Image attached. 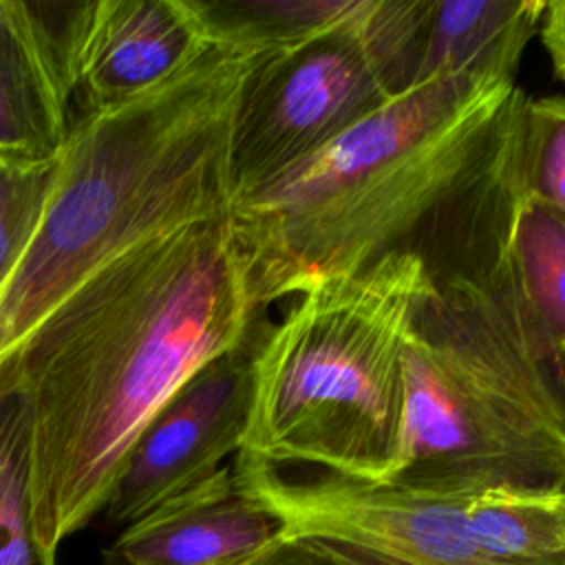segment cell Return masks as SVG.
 <instances>
[{
  "label": "cell",
  "instance_id": "8992f818",
  "mask_svg": "<svg viewBox=\"0 0 565 565\" xmlns=\"http://www.w3.org/2000/svg\"><path fill=\"white\" fill-rule=\"evenodd\" d=\"M362 18L256 60L232 124V203L289 174L393 99L362 40Z\"/></svg>",
  "mask_w": 565,
  "mask_h": 565
},
{
  "label": "cell",
  "instance_id": "ffe728a7",
  "mask_svg": "<svg viewBox=\"0 0 565 565\" xmlns=\"http://www.w3.org/2000/svg\"><path fill=\"white\" fill-rule=\"evenodd\" d=\"M563 358H565V351H563Z\"/></svg>",
  "mask_w": 565,
  "mask_h": 565
},
{
  "label": "cell",
  "instance_id": "30bf717a",
  "mask_svg": "<svg viewBox=\"0 0 565 565\" xmlns=\"http://www.w3.org/2000/svg\"><path fill=\"white\" fill-rule=\"evenodd\" d=\"M207 46L190 0H97L73 93L79 117L152 93Z\"/></svg>",
  "mask_w": 565,
  "mask_h": 565
},
{
  "label": "cell",
  "instance_id": "ba28073f",
  "mask_svg": "<svg viewBox=\"0 0 565 565\" xmlns=\"http://www.w3.org/2000/svg\"><path fill=\"white\" fill-rule=\"evenodd\" d=\"M263 333L201 366L150 417L102 510L108 523L126 527L139 521L210 479L241 450L252 406L254 351Z\"/></svg>",
  "mask_w": 565,
  "mask_h": 565
},
{
  "label": "cell",
  "instance_id": "5bb4252c",
  "mask_svg": "<svg viewBox=\"0 0 565 565\" xmlns=\"http://www.w3.org/2000/svg\"><path fill=\"white\" fill-rule=\"evenodd\" d=\"M207 42L287 53L353 26L369 0H190Z\"/></svg>",
  "mask_w": 565,
  "mask_h": 565
},
{
  "label": "cell",
  "instance_id": "2e32d148",
  "mask_svg": "<svg viewBox=\"0 0 565 565\" xmlns=\"http://www.w3.org/2000/svg\"><path fill=\"white\" fill-rule=\"evenodd\" d=\"M521 185L565 216V95L525 97L519 113Z\"/></svg>",
  "mask_w": 565,
  "mask_h": 565
},
{
  "label": "cell",
  "instance_id": "9c48e42d",
  "mask_svg": "<svg viewBox=\"0 0 565 565\" xmlns=\"http://www.w3.org/2000/svg\"><path fill=\"white\" fill-rule=\"evenodd\" d=\"M545 0H369L362 40L399 97L441 77L514 79Z\"/></svg>",
  "mask_w": 565,
  "mask_h": 565
},
{
  "label": "cell",
  "instance_id": "e0dca14e",
  "mask_svg": "<svg viewBox=\"0 0 565 565\" xmlns=\"http://www.w3.org/2000/svg\"><path fill=\"white\" fill-rule=\"evenodd\" d=\"M57 161L35 168L0 166V289L22 258L57 174Z\"/></svg>",
  "mask_w": 565,
  "mask_h": 565
},
{
  "label": "cell",
  "instance_id": "ac0fdd59",
  "mask_svg": "<svg viewBox=\"0 0 565 565\" xmlns=\"http://www.w3.org/2000/svg\"><path fill=\"white\" fill-rule=\"evenodd\" d=\"M243 565H388L358 547L316 539L278 532L258 554Z\"/></svg>",
  "mask_w": 565,
  "mask_h": 565
},
{
  "label": "cell",
  "instance_id": "9a60e30c",
  "mask_svg": "<svg viewBox=\"0 0 565 565\" xmlns=\"http://www.w3.org/2000/svg\"><path fill=\"white\" fill-rule=\"evenodd\" d=\"M0 565H57L35 536L29 402L7 369H0Z\"/></svg>",
  "mask_w": 565,
  "mask_h": 565
},
{
  "label": "cell",
  "instance_id": "6da1fadb",
  "mask_svg": "<svg viewBox=\"0 0 565 565\" xmlns=\"http://www.w3.org/2000/svg\"><path fill=\"white\" fill-rule=\"evenodd\" d=\"M263 318L225 212L113 258L31 331L2 369L29 402L33 525L49 556L104 510L166 399L263 333Z\"/></svg>",
  "mask_w": 565,
  "mask_h": 565
},
{
  "label": "cell",
  "instance_id": "277c9868",
  "mask_svg": "<svg viewBox=\"0 0 565 565\" xmlns=\"http://www.w3.org/2000/svg\"><path fill=\"white\" fill-rule=\"evenodd\" d=\"M384 486L450 497L565 492V358L525 311L503 241L430 278L419 300L404 347L402 439Z\"/></svg>",
  "mask_w": 565,
  "mask_h": 565
},
{
  "label": "cell",
  "instance_id": "d6986e66",
  "mask_svg": "<svg viewBox=\"0 0 565 565\" xmlns=\"http://www.w3.org/2000/svg\"><path fill=\"white\" fill-rule=\"evenodd\" d=\"M539 38L550 57L554 75L565 84V0L545 2Z\"/></svg>",
  "mask_w": 565,
  "mask_h": 565
},
{
  "label": "cell",
  "instance_id": "7c38bea8",
  "mask_svg": "<svg viewBox=\"0 0 565 565\" xmlns=\"http://www.w3.org/2000/svg\"><path fill=\"white\" fill-rule=\"evenodd\" d=\"M71 95L35 44L22 0H0V166L55 161L71 130Z\"/></svg>",
  "mask_w": 565,
  "mask_h": 565
},
{
  "label": "cell",
  "instance_id": "4fadbf2b",
  "mask_svg": "<svg viewBox=\"0 0 565 565\" xmlns=\"http://www.w3.org/2000/svg\"><path fill=\"white\" fill-rule=\"evenodd\" d=\"M503 256L514 289L539 331L565 351V216L521 185L514 194Z\"/></svg>",
  "mask_w": 565,
  "mask_h": 565
},
{
  "label": "cell",
  "instance_id": "5b68a950",
  "mask_svg": "<svg viewBox=\"0 0 565 565\" xmlns=\"http://www.w3.org/2000/svg\"><path fill=\"white\" fill-rule=\"evenodd\" d=\"M428 285L422 258L393 254L296 294L254 351L236 455L278 470L384 483L404 426V347Z\"/></svg>",
  "mask_w": 565,
  "mask_h": 565
},
{
  "label": "cell",
  "instance_id": "52a82bcc",
  "mask_svg": "<svg viewBox=\"0 0 565 565\" xmlns=\"http://www.w3.org/2000/svg\"><path fill=\"white\" fill-rule=\"evenodd\" d=\"M232 470L287 534L358 547L388 565H505L483 550L470 497L428 494L236 455Z\"/></svg>",
  "mask_w": 565,
  "mask_h": 565
},
{
  "label": "cell",
  "instance_id": "8fae6325",
  "mask_svg": "<svg viewBox=\"0 0 565 565\" xmlns=\"http://www.w3.org/2000/svg\"><path fill=\"white\" fill-rule=\"evenodd\" d=\"M278 532V521L223 466L126 525L106 558L110 565H243Z\"/></svg>",
  "mask_w": 565,
  "mask_h": 565
},
{
  "label": "cell",
  "instance_id": "7a4b0ae2",
  "mask_svg": "<svg viewBox=\"0 0 565 565\" xmlns=\"http://www.w3.org/2000/svg\"><path fill=\"white\" fill-rule=\"evenodd\" d=\"M525 93L503 77H441L393 97L302 166L232 203L260 309L393 254L430 269L479 234L514 181Z\"/></svg>",
  "mask_w": 565,
  "mask_h": 565
},
{
  "label": "cell",
  "instance_id": "3957f363",
  "mask_svg": "<svg viewBox=\"0 0 565 565\" xmlns=\"http://www.w3.org/2000/svg\"><path fill=\"white\" fill-rule=\"evenodd\" d=\"M260 51L203 49L152 93L71 121L38 227L0 289V369L135 245L230 212V137Z\"/></svg>",
  "mask_w": 565,
  "mask_h": 565
}]
</instances>
